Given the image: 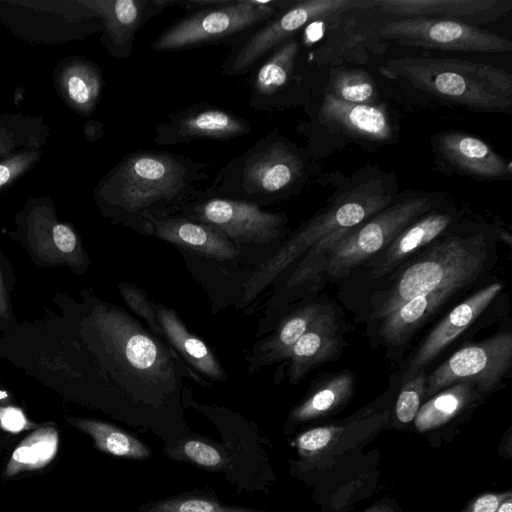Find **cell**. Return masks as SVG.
<instances>
[{
	"label": "cell",
	"instance_id": "obj_1",
	"mask_svg": "<svg viewBox=\"0 0 512 512\" xmlns=\"http://www.w3.org/2000/svg\"><path fill=\"white\" fill-rule=\"evenodd\" d=\"M208 178L205 162L170 151L140 149L103 175L93 199L103 216L141 233L149 220L176 215Z\"/></svg>",
	"mask_w": 512,
	"mask_h": 512
},
{
	"label": "cell",
	"instance_id": "obj_2",
	"mask_svg": "<svg viewBox=\"0 0 512 512\" xmlns=\"http://www.w3.org/2000/svg\"><path fill=\"white\" fill-rule=\"evenodd\" d=\"M327 204L246 281L248 304L300 255L333 233L352 228L378 213L398 196L395 177L378 167H364L344 178Z\"/></svg>",
	"mask_w": 512,
	"mask_h": 512
},
{
	"label": "cell",
	"instance_id": "obj_3",
	"mask_svg": "<svg viewBox=\"0 0 512 512\" xmlns=\"http://www.w3.org/2000/svg\"><path fill=\"white\" fill-rule=\"evenodd\" d=\"M313 172L310 153L273 129L215 174L200 197L250 202L260 207L301 192Z\"/></svg>",
	"mask_w": 512,
	"mask_h": 512
},
{
	"label": "cell",
	"instance_id": "obj_4",
	"mask_svg": "<svg viewBox=\"0 0 512 512\" xmlns=\"http://www.w3.org/2000/svg\"><path fill=\"white\" fill-rule=\"evenodd\" d=\"M438 194L408 192L360 224L337 231L313 246L288 278V286L315 277L338 279L382 252L408 225L433 209Z\"/></svg>",
	"mask_w": 512,
	"mask_h": 512
},
{
	"label": "cell",
	"instance_id": "obj_5",
	"mask_svg": "<svg viewBox=\"0 0 512 512\" xmlns=\"http://www.w3.org/2000/svg\"><path fill=\"white\" fill-rule=\"evenodd\" d=\"M388 79L472 111L509 113L512 75L500 68L455 58H393L379 67Z\"/></svg>",
	"mask_w": 512,
	"mask_h": 512
},
{
	"label": "cell",
	"instance_id": "obj_6",
	"mask_svg": "<svg viewBox=\"0 0 512 512\" xmlns=\"http://www.w3.org/2000/svg\"><path fill=\"white\" fill-rule=\"evenodd\" d=\"M484 244L482 234L446 237L402 272L373 317L383 319L411 298L447 285L471 283L484 266Z\"/></svg>",
	"mask_w": 512,
	"mask_h": 512
},
{
	"label": "cell",
	"instance_id": "obj_7",
	"mask_svg": "<svg viewBox=\"0 0 512 512\" xmlns=\"http://www.w3.org/2000/svg\"><path fill=\"white\" fill-rule=\"evenodd\" d=\"M289 0H223L187 13L150 44L156 52H174L220 43L257 28L292 4Z\"/></svg>",
	"mask_w": 512,
	"mask_h": 512
},
{
	"label": "cell",
	"instance_id": "obj_8",
	"mask_svg": "<svg viewBox=\"0 0 512 512\" xmlns=\"http://www.w3.org/2000/svg\"><path fill=\"white\" fill-rule=\"evenodd\" d=\"M0 24L19 40L41 46L84 41L103 28L83 0H0Z\"/></svg>",
	"mask_w": 512,
	"mask_h": 512
},
{
	"label": "cell",
	"instance_id": "obj_9",
	"mask_svg": "<svg viewBox=\"0 0 512 512\" xmlns=\"http://www.w3.org/2000/svg\"><path fill=\"white\" fill-rule=\"evenodd\" d=\"M374 0H301L258 26L233 46L222 64L228 76L249 72L267 53L296 36L306 25L360 9H372Z\"/></svg>",
	"mask_w": 512,
	"mask_h": 512
},
{
	"label": "cell",
	"instance_id": "obj_10",
	"mask_svg": "<svg viewBox=\"0 0 512 512\" xmlns=\"http://www.w3.org/2000/svg\"><path fill=\"white\" fill-rule=\"evenodd\" d=\"M14 225L12 234L41 264L66 265L77 274L87 268L88 257L78 233L58 219L50 197H29L17 212Z\"/></svg>",
	"mask_w": 512,
	"mask_h": 512
},
{
	"label": "cell",
	"instance_id": "obj_11",
	"mask_svg": "<svg viewBox=\"0 0 512 512\" xmlns=\"http://www.w3.org/2000/svg\"><path fill=\"white\" fill-rule=\"evenodd\" d=\"M376 38L399 45L474 53L512 50L506 37L481 27L435 18L394 19L373 32Z\"/></svg>",
	"mask_w": 512,
	"mask_h": 512
},
{
	"label": "cell",
	"instance_id": "obj_12",
	"mask_svg": "<svg viewBox=\"0 0 512 512\" xmlns=\"http://www.w3.org/2000/svg\"><path fill=\"white\" fill-rule=\"evenodd\" d=\"M176 215L211 225L235 244H268L284 233L287 223L284 213L254 203L196 195Z\"/></svg>",
	"mask_w": 512,
	"mask_h": 512
},
{
	"label": "cell",
	"instance_id": "obj_13",
	"mask_svg": "<svg viewBox=\"0 0 512 512\" xmlns=\"http://www.w3.org/2000/svg\"><path fill=\"white\" fill-rule=\"evenodd\" d=\"M512 360V335L501 332L484 341L465 346L452 354L427 378L426 397L459 382H471L483 392L496 388Z\"/></svg>",
	"mask_w": 512,
	"mask_h": 512
},
{
	"label": "cell",
	"instance_id": "obj_14",
	"mask_svg": "<svg viewBox=\"0 0 512 512\" xmlns=\"http://www.w3.org/2000/svg\"><path fill=\"white\" fill-rule=\"evenodd\" d=\"M94 322L107 348L128 372L151 383L170 376L168 357L160 344L128 315L102 308L94 314Z\"/></svg>",
	"mask_w": 512,
	"mask_h": 512
},
{
	"label": "cell",
	"instance_id": "obj_15",
	"mask_svg": "<svg viewBox=\"0 0 512 512\" xmlns=\"http://www.w3.org/2000/svg\"><path fill=\"white\" fill-rule=\"evenodd\" d=\"M431 148L435 166L446 175L481 181L508 180L512 176L511 162L471 134L441 131L432 137Z\"/></svg>",
	"mask_w": 512,
	"mask_h": 512
},
{
	"label": "cell",
	"instance_id": "obj_16",
	"mask_svg": "<svg viewBox=\"0 0 512 512\" xmlns=\"http://www.w3.org/2000/svg\"><path fill=\"white\" fill-rule=\"evenodd\" d=\"M252 131L246 118L208 102L169 114L156 127L153 142L173 146L195 140L228 141Z\"/></svg>",
	"mask_w": 512,
	"mask_h": 512
},
{
	"label": "cell",
	"instance_id": "obj_17",
	"mask_svg": "<svg viewBox=\"0 0 512 512\" xmlns=\"http://www.w3.org/2000/svg\"><path fill=\"white\" fill-rule=\"evenodd\" d=\"M301 41L296 36L279 44L256 71L249 105L257 112H274L297 102L302 78L297 71Z\"/></svg>",
	"mask_w": 512,
	"mask_h": 512
},
{
	"label": "cell",
	"instance_id": "obj_18",
	"mask_svg": "<svg viewBox=\"0 0 512 512\" xmlns=\"http://www.w3.org/2000/svg\"><path fill=\"white\" fill-rule=\"evenodd\" d=\"M100 17V43L113 58L133 55L136 33L168 8L165 0H83Z\"/></svg>",
	"mask_w": 512,
	"mask_h": 512
},
{
	"label": "cell",
	"instance_id": "obj_19",
	"mask_svg": "<svg viewBox=\"0 0 512 512\" xmlns=\"http://www.w3.org/2000/svg\"><path fill=\"white\" fill-rule=\"evenodd\" d=\"M381 13L403 18H435L480 25L497 21L512 9L511 0H374Z\"/></svg>",
	"mask_w": 512,
	"mask_h": 512
},
{
	"label": "cell",
	"instance_id": "obj_20",
	"mask_svg": "<svg viewBox=\"0 0 512 512\" xmlns=\"http://www.w3.org/2000/svg\"><path fill=\"white\" fill-rule=\"evenodd\" d=\"M317 117L320 124L358 141L385 143L395 133L390 112L383 104L348 103L327 92L323 94Z\"/></svg>",
	"mask_w": 512,
	"mask_h": 512
},
{
	"label": "cell",
	"instance_id": "obj_21",
	"mask_svg": "<svg viewBox=\"0 0 512 512\" xmlns=\"http://www.w3.org/2000/svg\"><path fill=\"white\" fill-rule=\"evenodd\" d=\"M141 234L217 260L233 259L240 252L238 245L217 228L180 215L151 219Z\"/></svg>",
	"mask_w": 512,
	"mask_h": 512
},
{
	"label": "cell",
	"instance_id": "obj_22",
	"mask_svg": "<svg viewBox=\"0 0 512 512\" xmlns=\"http://www.w3.org/2000/svg\"><path fill=\"white\" fill-rule=\"evenodd\" d=\"M502 286L492 283L454 307L425 338L404 375L408 379L423 370L488 307Z\"/></svg>",
	"mask_w": 512,
	"mask_h": 512
},
{
	"label": "cell",
	"instance_id": "obj_23",
	"mask_svg": "<svg viewBox=\"0 0 512 512\" xmlns=\"http://www.w3.org/2000/svg\"><path fill=\"white\" fill-rule=\"evenodd\" d=\"M52 81L59 98L74 113L91 116L102 95L104 78L100 67L83 55L59 60L52 70Z\"/></svg>",
	"mask_w": 512,
	"mask_h": 512
},
{
	"label": "cell",
	"instance_id": "obj_24",
	"mask_svg": "<svg viewBox=\"0 0 512 512\" xmlns=\"http://www.w3.org/2000/svg\"><path fill=\"white\" fill-rule=\"evenodd\" d=\"M454 221L452 211L434 210L412 222L371 262L370 276L379 278L392 271L419 248L429 244Z\"/></svg>",
	"mask_w": 512,
	"mask_h": 512
},
{
	"label": "cell",
	"instance_id": "obj_25",
	"mask_svg": "<svg viewBox=\"0 0 512 512\" xmlns=\"http://www.w3.org/2000/svg\"><path fill=\"white\" fill-rule=\"evenodd\" d=\"M337 332L334 313L324 307L290 352L288 375L291 382H300L313 367L336 354Z\"/></svg>",
	"mask_w": 512,
	"mask_h": 512
},
{
	"label": "cell",
	"instance_id": "obj_26",
	"mask_svg": "<svg viewBox=\"0 0 512 512\" xmlns=\"http://www.w3.org/2000/svg\"><path fill=\"white\" fill-rule=\"evenodd\" d=\"M466 284L447 285L411 298L382 319L380 335L389 343H404L431 315Z\"/></svg>",
	"mask_w": 512,
	"mask_h": 512
},
{
	"label": "cell",
	"instance_id": "obj_27",
	"mask_svg": "<svg viewBox=\"0 0 512 512\" xmlns=\"http://www.w3.org/2000/svg\"><path fill=\"white\" fill-rule=\"evenodd\" d=\"M156 314L162 334L194 370L213 380L226 377L209 347L185 327L173 309L159 306Z\"/></svg>",
	"mask_w": 512,
	"mask_h": 512
},
{
	"label": "cell",
	"instance_id": "obj_28",
	"mask_svg": "<svg viewBox=\"0 0 512 512\" xmlns=\"http://www.w3.org/2000/svg\"><path fill=\"white\" fill-rule=\"evenodd\" d=\"M323 309L324 306L312 303L286 317L272 335L255 345L250 370L288 359L295 343Z\"/></svg>",
	"mask_w": 512,
	"mask_h": 512
},
{
	"label": "cell",
	"instance_id": "obj_29",
	"mask_svg": "<svg viewBox=\"0 0 512 512\" xmlns=\"http://www.w3.org/2000/svg\"><path fill=\"white\" fill-rule=\"evenodd\" d=\"M67 422L89 435L95 447L106 454L134 460H145L152 455L140 439L110 423L80 417H68Z\"/></svg>",
	"mask_w": 512,
	"mask_h": 512
},
{
	"label": "cell",
	"instance_id": "obj_30",
	"mask_svg": "<svg viewBox=\"0 0 512 512\" xmlns=\"http://www.w3.org/2000/svg\"><path fill=\"white\" fill-rule=\"evenodd\" d=\"M58 445L57 429L51 425L39 426L14 449L5 467V476L11 478L44 468L56 456Z\"/></svg>",
	"mask_w": 512,
	"mask_h": 512
},
{
	"label": "cell",
	"instance_id": "obj_31",
	"mask_svg": "<svg viewBox=\"0 0 512 512\" xmlns=\"http://www.w3.org/2000/svg\"><path fill=\"white\" fill-rule=\"evenodd\" d=\"M475 388L471 382H459L433 395L419 408L414 419L417 430L426 432L450 421L475 400Z\"/></svg>",
	"mask_w": 512,
	"mask_h": 512
},
{
	"label": "cell",
	"instance_id": "obj_32",
	"mask_svg": "<svg viewBox=\"0 0 512 512\" xmlns=\"http://www.w3.org/2000/svg\"><path fill=\"white\" fill-rule=\"evenodd\" d=\"M50 128L42 116L0 112V159L29 147L43 148Z\"/></svg>",
	"mask_w": 512,
	"mask_h": 512
},
{
	"label": "cell",
	"instance_id": "obj_33",
	"mask_svg": "<svg viewBox=\"0 0 512 512\" xmlns=\"http://www.w3.org/2000/svg\"><path fill=\"white\" fill-rule=\"evenodd\" d=\"M354 378L343 372L326 381L290 414L294 422L323 417L343 405L352 395Z\"/></svg>",
	"mask_w": 512,
	"mask_h": 512
},
{
	"label": "cell",
	"instance_id": "obj_34",
	"mask_svg": "<svg viewBox=\"0 0 512 512\" xmlns=\"http://www.w3.org/2000/svg\"><path fill=\"white\" fill-rule=\"evenodd\" d=\"M376 88L372 76L363 69L332 67L325 92L344 102L375 105Z\"/></svg>",
	"mask_w": 512,
	"mask_h": 512
},
{
	"label": "cell",
	"instance_id": "obj_35",
	"mask_svg": "<svg viewBox=\"0 0 512 512\" xmlns=\"http://www.w3.org/2000/svg\"><path fill=\"white\" fill-rule=\"evenodd\" d=\"M140 512H265L256 509L225 505L200 496H182L150 502Z\"/></svg>",
	"mask_w": 512,
	"mask_h": 512
},
{
	"label": "cell",
	"instance_id": "obj_36",
	"mask_svg": "<svg viewBox=\"0 0 512 512\" xmlns=\"http://www.w3.org/2000/svg\"><path fill=\"white\" fill-rule=\"evenodd\" d=\"M173 459L182 460L210 471H218L226 465V457L209 442L200 439H187L166 451Z\"/></svg>",
	"mask_w": 512,
	"mask_h": 512
},
{
	"label": "cell",
	"instance_id": "obj_37",
	"mask_svg": "<svg viewBox=\"0 0 512 512\" xmlns=\"http://www.w3.org/2000/svg\"><path fill=\"white\" fill-rule=\"evenodd\" d=\"M42 148L29 147L0 159V194L26 176L40 162Z\"/></svg>",
	"mask_w": 512,
	"mask_h": 512
},
{
	"label": "cell",
	"instance_id": "obj_38",
	"mask_svg": "<svg viewBox=\"0 0 512 512\" xmlns=\"http://www.w3.org/2000/svg\"><path fill=\"white\" fill-rule=\"evenodd\" d=\"M426 378L425 372L420 370L405 380L395 405V414L399 422L405 424L415 419L425 395Z\"/></svg>",
	"mask_w": 512,
	"mask_h": 512
},
{
	"label": "cell",
	"instance_id": "obj_39",
	"mask_svg": "<svg viewBox=\"0 0 512 512\" xmlns=\"http://www.w3.org/2000/svg\"><path fill=\"white\" fill-rule=\"evenodd\" d=\"M343 430V427L331 425L303 432L295 440L299 454L305 458L319 455L341 435Z\"/></svg>",
	"mask_w": 512,
	"mask_h": 512
},
{
	"label": "cell",
	"instance_id": "obj_40",
	"mask_svg": "<svg viewBox=\"0 0 512 512\" xmlns=\"http://www.w3.org/2000/svg\"><path fill=\"white\" fill-rule=\"evenodd\" d=\"M120 294L128 307L144 319L150 328L162 334L157 314L148 300L146 293L133 284L122 282L118 285Z\"/></svg>",
	"mask_w": 512,
	"mask_h": 512
},
{
	"label": "cell",
	"instance_id": "obj_41",
	"mask_svg": "<svg viewBox=\"0 0 512 512\" xmlns=\"http://www.w3.org/2000/svg\"><path fill=\"white\" fill-rule=\"evenodd\" d=\"M0 427L6 432L15 434L36 429L39 425L31 422L21 408L13 405H0Z\"/></svg>",
	"mask_w": 512,
	"mask_h": 512
},
{
	"label": "cell",
	"instance_id": "obj_42",
	"mask_svg": "<svg viewBox=\"0 0 512 512\" xmlns=\"http://www.w3.org/2000/svg\"><path fill=\"white\" fill-rule=\"evenodd\" d=\"M511 495V491L486 493L476 497L461 512H495L501 502Z\"/></svg>",
	"mask_w": 512,
	"mask_h": 512
},
{
	"label": "cell",
	"instance_id": "obj_43",
	"mask_svg": "<svg viewBox=\"0 0 512 512\" xmlns=\"http://www.w3.org/2000/svg\"><path fill=\"white\" fill-rule=\"evenodd\" d=\"M12 322L11 306L0 267V323L11 324Z\"/></svg>",
	"mask_w": 512,
	"mask_h": 512
},
{
	"label": "cell",
	"instance_id": "obj_44",
	"mask_svg": "<svg viewBox=\"0 0 512 512\" xmlns=\"http://www.w3.org/2000/svg\"><path fill=\"white\" fill-rule=\"evenodd\" d=\"M83 134L91 142H95L103 137V124L96 120H89L83 126Z\"/></svg>",
	"mask_w": 512,
	"mask_h": 512
},
{
	"label": "cell",
	"instance_id": "obj_45",
	"mask_svg": "<svg viewBox=\"0 0 512 512\" xmlns=\"http://www.w3.org/2000/svg\"><path fill=\"white\" fill-rule=\"evenodd\" d=\"M362 512H397L392 507L385 504H375Z\"/></svg>",
	"mask_w": 512,
	"mask_h": 512
},
{
	"label": "cell",
	"instance_id": "obj_46",
	"mask_svg": "<svg viewBox=\"0 0 512 512\" xmlns=\"http://www.w3.org/2000/svg\"><path fill=\"white\" fill-rule=\"evenodd\" d=\"M495 512H512L511 495L504 499Z\"/></svg>",
	"mask_w": 512,
	"mask_h": 512
}]
</instances>
